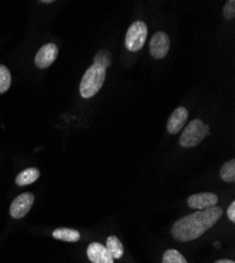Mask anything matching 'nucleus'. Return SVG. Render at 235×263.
I'll list each match as a JSON object with an SVG mask.
<instances>
[{
	"instance_id": "f257e3e1",
	"label": "nucleus",
	"mask_w": 235,
	"mask_h": 263,
	"mask_svg": "<svg viewBox=\"0 0 235 263\" xmlns=\"http://www.w3.org/2000/svg\"><path fill=\"white\" fill-rule=\"evenodd\" d=\"M222 215L223 209L216 205L189 214L178 219L173 224L171 234L175 240L182 242L195 240L214 226Z\"/></svg>"
},
{
	"instance_id": "f03ea898",
	"label": "nucleus",
	"mask_w": 235,
	"mask_h": 263,
	"mask_svg": "<svg viewBox=\"0 0 235 263\" xmlns=\"http://www.w3.org/2000/svg\"><path fill=\"white\" fill-rule=\"evenodd\" d=\"M105 75L106 70L98 67V65L92 64L82 76L79 86L81 96L85 99L94 97L102 87Z\"/></svg>"
},
{
	"instance_id": "7ed1b4c3",
	"label": "nucleus",
	"mask_w": 235,
	"mask_h": 263,
	"mask_svg": "<svg viewBox=\"0 0 235 263\" xmlns=\"http://www.w3.org/2000/svg\"><path fill=\"white\" fill-rule=\"evenodd\" d=\"M210 134V127L201 119H194L189 122L184 129L179 139L183 147H194L198 145Z\"/></svg>"
},
{
	"instance_id": "20e7f679",
	"label": "nucleus",
	"mask_w": 235,
	"mask_h": 263,
	"mask_svg": "<svg viewBox=\"0 0 235 263\" xmlns=\"http://www.w3.org/2000/svg\"><path fill=\"white\" fill-rule=\"evenodd\" d=\"M148 36V27L143 21L137 20L130 26L125 34L124 45L130 52H137L143 46Z\"/></svg>"
},
{
	"instance_id": "39448f33",
	"label": "nucleus",
	"mask_w": 235,
	"mask_h": 263,
	"mask_svg": "<svg viewBox=\"0 0 235 263\" xmlns=\"http://www.w3.org/2000/svg\"><path fill=\"white\" fill-rule=\"evenodd\" d=\"M35 200V197L32 193H24L19 195L13 200L10 208V215L14 219L24 218L31 210Z\"/></svg>"
},
{
	"instance_id": "423d86ee",
	"label": "nucleus",
	"mask_w": 235,
	"mask_h": 263,
	"mask_svg": "<svg viewBox=\"0 0 235 263\" xmlns=\"http://www.w3.org/2000/svg\"><path fill=\"white\" fill-rule=\"evenodd\" d=\"M150 54L155 59H162L170 49V37L165 32H156L150 40Z\"/></svg>"
},
{
	"instance_id": "0eeeda50",
	"label": "nucleus",
	"mask_w": 235,
	"mask_h": 263,
	"mask_svg": "<svg viewBox=\"0 0 235 263\" xmlns=\"http://www.w3.org/2000/svg\"><path fill=\"white\" fill-rule=\"evenodd\" d=\"M219 202V197L212 193H198L189 196L187 200L188 206L192 210H206L215 206Z\"/></svg>"
},
{
	"instance_id": "6e6552de",
	"label": "nucleus",
	"mask_w": 235,
	"mask_h": 263,
	"mask_svg": "<svg viewBox=\"0 0 235 263\" xmlns=\"http://www.w3.org/2000/svg\"><path fill=\"white\" fill-rule=\"evenodd\" d=\"M58 48L54 43H47L42 46L35 56V64L39 69H47L56 60L58 56Z\"/></svg>"
},
{
	"instance_id": "1a4fd4ad",
	"label": "nucleus",
	"mask_w": 235,
	"mask_h": 263,
	"mask_svg": "<svg viewBox=\"0 0 235 263\" xmlns=\"http://www.w3.org/2000/svg\"><path fill=\"white\" fill-rule=\"evenodd\" d=\"M189 117L188 109L184 106H179L171 114L167 123V129L170 134H177L185 126Z\"/></svg>"
},
{
	"instance_id": "9d476101",
	"label": "nucleus",
	"mask_w": 235,
	"mask_h": 263,
	"mask_svg": "<svg viewBox=\"0 0 235 263\" xmlns=\"http://www.w3.org/2000/svg\"><path fill=\"white\" fill-rule=\"evenodd\" d=\"M87 255L92 263H114V258L101 243L93 242L87 249Z\"/></svg>"
},
{
	"instance_id": "9b49d317",
	"label": "nucleus",
	"mask_w": 235,
	"mask_h": 263,
	"mask_svg": "<svg viewBox=\"0 0 235 263\" xmlns=\"http://www.w3.org/2000/svg\"><path fill=\"white\" fill-rule=\"evenodd\" d=\"M40 176V172L37 167H29L23 172H20L16 177V184L18 186H25L34 183Z\"/></svg>"
},
{
	"instance_id": "f8f14e48",
	"label": "nucleus",
	"mask_w": 235,
	"mask_h": 263,
	"mask_svg": "<svg viewBox=\"0 0 235 263\" xmlns=\"http://www.w3.org/2000/svg\"><path fill=\"white\" fill-rule=\"evenodd\" d=\"M53 238L61 241H66V242H77L80 239V234L78 231L68 228H60L56 229L53 232Z\"/></svg>"
},
{
	"instance_id": "ddd939ff",
	"label": "nucleus",
	"mask_w": 235,
	"mask_h": 263,
	"mask_svg": "<svg viewBox=\"0 0 235 263\" xmlns=\"http://www.w3.org/2000/svg\"><path fill=\"white\" fill-rule=\"evenodd\" d=\"M106 250L112 255L114 259H119L123 256L124 249L121 243V241L116 236H110L106 239Z\"/></svg>"
},
{
	"instance_id": "4468645a",
	"label": "nucleus",
	"mask_w": 235,
	"mask_h": 263,
	"mask_svg": "<svg viewBox=\"0 0 235 263\" xmlns=\"http://www.w3.org/2000/svg\"><path fill=\"white\" fill-rule=\"evenodd\" d=\"M112 63V55L108 50H100L94 56L93 64L98 65V67L106 70L111 67Z\"/></svg>"
},
{
	"instance_id": "2eb2a0df",
	"label": "nucleus",
	"mask_w": 235,
	"mask_h": 263,
	"mask_svg": "<svg viewBox=\"0 0 235 263\" xmlns=\"http://www.w3.org/2000/svg\"><path fill=\"white\" fill-rule=\"evenodd\" d=\"M221 178L225 182H234L235 181V160L231 159L227 161L221 168Z\"/></svg>"
},
{
	"instance_id": "dca6fc26",
	"label": "nucleus",
	"mask_w": 235,
	"mask_h": 263,
	"mask_svg": "<svg viewBox=\"0 0 235 263\" xmlns=\"http://www.w3.org/2000/svg\"><path fill=\"white\" fill-rule=\"evenodd\" d=\"M12 77L10 70L6 65L0 64V94L6 93L11 86Z\"/></svg>"
},
{
	"instance_id": "f3484780",
	"label": "nucleus",
	"mask_w": 235,
	"mask_h": 263,
	"mask_svg": "<svg viewBox=\"0 0 235 263\" xmlns=\"http://www.w3.org/2000/svg\"><path fill=\"white\" fill-rule=\"evenodd\" d=\"M162 263H188L186 258L176 250H167L162 255Z\"/></svg>"
},
{
	"instance_id": "a211bd4d",
	"label": "nucleus",
	"mask_w": 235,
	"mask_h": 263,
	"mask_svg": "<svg viewBox=\"0 0 235 263\" xmlns=\"http://www.w3.org/2000/svg\"><path fill=\"white\" fill-rule=\"evenodd\" d=\"M223 14H224L225 18L228 19V20H231L235 17V2H234V0H230V2H228L225 5L224 10H223Z\"/></svg>"
},
{
	"instance_id": "6ab92c4d",
	"label": "nucleus",
	"mask_w": 235,
	"mask_h": 263,
	"mask_svg": "<svg viewBox=\"0 0 235 263\" xmlns=\"http://www.w3.org/2000/svg\"><path fill=\"white\" fill-rule=\"evenodd\" d=\"M228 218L232 222H235V202L234 201L228 208Z\"/></svg>"
},
{
	"instance_id": "aec40b11",
	"label": "nucleus",
	"mask_w": 235,
	"mask_h": 263,
	"mask_svg": "<svg viewBox=\"0 0 235 263\" xmlns=\"http://www.w3.org/2000/svg\"><path fill=\"white\" fill-rule=\"evenodd\" d=\"M214 263H235L233 260H230V259H221Z\"/></svg>"
},
{
	"instance_id": "412c9836",
	"label": "nucleus",
	"mask_w": 235,
	"mask_h": 263,
	"mask_svg": "<svg viewBox=\"0 0 235 263\" xmlns=\"http://www.w3.org/2000/svg\"><path fill=\"white\" fill-rule=\"evenodd\" d=\"M41 4H53V0H46V2H41Z\"/></svg>"
},
{
	"instance_id": "4be33fe9",
	"label": "nucleus",
	"mask_w": 235,
	"mask_h": 263,
	"mask_svg": "<svg viewBox=\"0 0 235 263\" xmlns=\"http://www.w3.org/2000/svg\"><path fill=\"white\" fill-rule=\"evenodd\" d=\"M215 247H216V249H219V247H220V243H219V242H216V243H215Z\"/></svg>"
}]
</instances>
